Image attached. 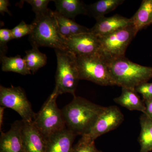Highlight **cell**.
<instances>
[{"label": "cell", "mask_w": 152, "mask_h": 152, "mask_svg": "<svg viewBox=\"0 0 152 152\" xmlns=\"http://www.w3.org/2000/svg\"><path fill=\"white\" fill-rule=\"evenodd\" d=\"M105 108L85 98L75 96L61 110L66 128L76 135L82 136L90 132Z\"/></svg>", "instance_id": "cell-1"}, {"label": "cell", "mask_w": 152, "mask_h": 152, "mask_svg": "<svg viewBox=\"0 0 152 152\" xmlns=\"http://www.w3.org/2000/svg\"><path fill=\"white\" fill-rule=\"evenodd\" d=\"M115 85L135 90L136 87L152 78V67L138 64L126 57L107 62Z\"/></svg>", "instance_id": "cell-2"}, {"label": "cell", "mask_w": 152, "mask_h": 152, "mask_svg": "<svg viewBox=\"0 0 152 152\" xmlns=\"http://www.w3.org/2000/svg\"><path fill=\"white\" fill-rule=\"evenodd\" d=\"M32 23L34 29L29 35L32 45L66 50L65 40L59 32L53 11L50 10L46 14L36 17Z\"/></svg>", "instance_id": "cell-3"}, {"label": "cell", "mask_w": 152, "mask_h": 152, "mask_svg": "<svg viewBox=\"0 0 152 152\" xmlns=\"http://www.w3.org/2000/svg\"><path fill=\"white\" fill-rule=\"evenodd\" d=\"M57 67L56 75V87L54 91L60 95L75 93L80 79L77 57L67 50H55Z\"/></svg>", "instance_id": "cell-4"}, {"label": "cell", "mask_w": 152, "mask_h": 152, "mask_svg": "<svg viewBox=\"0 0 152 152\" xmlns=\"http://www.w3.org/2000/svg\"><path fill=\"white\" fill-rule=\"evenodd\" d=\"M76 57L80 80L104 86H115L107 62L99 54Z\"/></svg>", "instance_id": "cell-5"}, {"label": "cell", "mask_w": 152, "mask_h": 152, "mask_svg": "<svg viewBox=\"0 0 152 152\" xmlns=\"http://www.w3.org/2000/svg\"><path fill=\"white\" fill-rule=\"evenodd\" d=\"M58 95L53 91L37 113L33 123L46 138L66 128L61 110L56 103Z\"/></svg>", "instance_id": "cell-6"}, {"label": "cell", "mask_w": 152, "mask_h": 152, "mask_svg": "<svg viewBox=\"0 0 152 152\" xmlns=\"http://www.w3.org/2000/svg\"><path fill=\"white\" fill-rule=\"evenodd\" d=\"M137 34L132 26H129L110 34L99 37V53L106 62L125 56L126 49Z\"/></svg>", "instance_id": "cell-7"}, {"label": "cell", "mask_w": 152, "mask_h": 152, "mask_svg": "<svg viewBox=\"0 0 152 152\" xmlns=\"http://www.w3.org/2000/svg\"><path fill=\"white\" fill-rule=\"evenodd\" d=\"M0 105L12 109L20 116L24 122L34 121L36 113L25 91L20 87L0 86Z\"/></svg>", "instance_id": "cell-8"}, {"label": "cell", "mask_w": 152, "mask_h": 152, "mask_svg": "<svg viewBox=\"0 0 152 152\" xmlns=\"http://www.w3.org/2000/svg\"><path fill=\"white\" fill-rule=\"evenodd\" d=\"M124 121V115L116 106L106 107L89 133L82 136L88 142H95L100 136L118 128Z\"/></svg>", "instance_id": "cell-9"}, {"label": "cell", "mask_w": 152, "mask_h": 152, "mask_svg": "<svg viewBox=\"0 0 152 152\" xmlns=\"http://www.w3.org/2000/svg\"><path fill=\"white\" fill-rule=\"evenodd\" d=\"M66 50L76 56H89L99 53V39L93 33H82L65 39Z\"/></svg>", "instance_id": "cell-10"}, {"label": "cell", "mask_w": 152, "mask_h": 152, "mask_svg": "<svg viewBox=\"0 0 152 152\" xmlns=\"http://www.w3.org/2000/svg\"><path fill=\"white\" fill-rule=\"evenodd\" d=\"M23 122L17 121L7 132H1L0 152H25L22 129Z\"/></svg>", "instance_id": "cell-11"}, {"label": "cell", "mask_w": 152, "mask_h": 152, "mask_svg": "<svg viewBox=\"0 0 152 152\" xmlns=\"http://www.w3.org/2000/svg\"><path fill=\"white\" fill-rule=\"evenodd\" d=\"M22 136L25 152H46L47 138L33 122H23Z\"/></svg>", "instance_id": "cell-12"}, {"label": "cell", "mask_w": 152, "mask_h": 152, "mask_svg": "<svg viewBox=\"0 0 152 152\" xmlns=\"http://www.w3.org/2000/svg\"><path fill=\"white\" fill-rule=\"evenodd\" d=\"M96 22L91 32L98 37L110 34L132 25L130 18L119 15L110 17H103L96 20Z\"/></svg>", "instance_id": "cell-13"}, {"label": "cell", "mask_w": 152, "mask_h": 152, "mask_svg": "<svg viewBox=\"0 0 152 152\" xmlns=\"http://www.w3.org/2000/svg\"><path fill=\"white\" fill-rule=\"evenodd\" d=\"M76 136L67 128L55 133L47 138L46 152H72Z\"/></svg>", "instance_id": "cell-14"}, {"label": "cell", "mask_w": 152, "mask_h": 152, "mask_svg": "<svg viewBox=\"0 0 152 152\" xmlns=\"http://www.w3.org/2000/svg\"><path fill=\"white\" fill-rule=\"evenodd\" d=\"M56 12L67 18L75 20L80 15H88L87 5L80 0H56Z\"/></svg>", "instance_id": "cell-15"}, {"label": "cell", "mask_w": 152, "mask_h": 152, "mask_svg": "<svg viewBox=\"0 0 152 152\" xmlns=\"http://www.w3.org/2000/svg\"><path fill=\"white\" fill-rule=\"evenodd\" d=\"M53 15L57 21L60 34L65 40L71 36L91 32V29L77 23L74 20L61 15L56 11H53Z\"/></svg>", "instance_id": "cell-16"}, {"label": "cell", "mask_w": 152, "mask_h": 152, "mask_svg": "<svg viewBox=\"0 0 152 152\" xmlns=\"http://www.w3.org/2000/svg\"><path fill=\"white\" fill-rule=\"evenodd\" d=\"M130 20L132 26L137 34L152 24V0H143L138 10Z\"/></svg>", "instance_id": "cell-17"}, {"label": "cell", "mask_w": 152, "mask_h": 152, "mask_svg": "<svg viewBox=\"0 0 152 152\" xmlns=\"http://www.w3.org/2000/svg\"><path fill=\"white\" fill-rule=\"evenodd\" d=\"M114 102L130 110H137L144 113L145 111V104L143 102L135 90L122 88L121 94L114 99Z\"/></svg>", "instance_id": "cell-18"}, {"label": "cell", "mask_w": 152, "mask_h": 152, "mask_svg": "<svg viewBox=\"0 0 152 152\" xmlns=\"http://www.w3.org/2000/svg\"><path fill=\"white\" fill-rule=\"evenodd\" d=\"M124 0H99L94 4L87 5L88 15L96 20L104 17L123 4Z\"/></svg>", "instance_id": "cell-19"}, {"label": "cell", "mask_w": 152, "mask_h": 152, "mask_svg": "<svg viewBox=\"0 0 152 152\" xmlns=\"http://www.w3.org/2000/svg\"><path fill=\"white\" fill-rule=\"evenodd\" d=\"M1 69L3 72H13L23 75L32 74L27 66L24 58L19 55L10 57L1 56Z\"/></svg>", "instance_id": "cell-20"}, {"label": "cell", "mask_w": 152, "mask_h": 152, "mask_svg": "<svg viewBox=\"0 0 152 152\" xmlns=\"http://www.w3.org/2000/svg\"><path fill=\"white\" fill-rule=\"evenodd\" d=\"M141 132L139 142L140 145V152L152 151V119L145 114L140 118Z\"/></svg>", "instance_id": "cell-21"}, {"label": "cell", "mask_w": 152, "mask_h": 152, "mask_svg": "<svg viewBox=\"0 0 152 152\" xmlns=\"http://www.w3.org/2000/svg\"><path fill=\"white\" fill-rule=\"evenodd\" d=\"M37 47L32 46V48L26 52L24 57L28 69L34 74L47 64L46 55L41 53Z\"/></svg>", "instance_id": "cell-22"}, {"label": "cell", "mask_w": 152, "mask_h": 152, "mask_svg": "<svg viewBox=\"0 0 152 152\" xmlns=\"http://www.w3.org/2000/svg\"><path fill=\"white\" fill-rule=\"evenodd\" d=\"M34 28L32 23L27 24L24 21H22L19 25L11 29L14 39H20L25 36H29L32 32Z\"/></svg>", "instance_id": "cell-23"}, {"label": "cell", "mask_w": 152, "mask_h": 152, "mask_svg": "<svg viewBox=\"0 0 152 152\" xmlns=\"http://www.w3.org/2000/svg\"><path fill=\"white\" fill-rule=\"evenodd\" d=\"M51 1L49 0H27L26 2L31 5L33 11L35 13L36 17L41 16L46 14L50 10L48 9L49 3Z\"/></svg>", "instance_id": "cell-24"}, {"label": "cell", "mask_w": 152, "mask_h": 152, "mask_svg": "<svg viewBox=\"0 0 152 152\" xmlns=\"http://www.w3.org/2000/svg\"><path fill=\"white\" fill-rule=\"evenodd\" d=\"M72 152H103L97 149L95 142L86 141L81 138L74 146Z\"/></svg>", "instance_id": "cell-25"}, {"label": "cell", "mask_w": 152, "mask_h": 152, "mask_svg": "<svg viewBox=\"0 0 152 152\" xmlns=\"http://www.w3.org/2000/svg\"><path fill=\"white\" fill-rule=\"evenodd\" d=\"M11 30L7 28L0 29V48L1 56H6L7 48V44L11 40L13 39Z\"/></svg>", "instance_id": "cell-26"}, {"label": "cell", "mask_w": 152, "mask_h": 152, "mask_svg": "<svg viewBox=\"0 0 152 152\" xmlns=\"http://www.w3.org/2000/svg\"><path fill=\"white\" fill-rule=\"evenodd\" d=\"M137 93H140L142 96L144 101L152 99V83H142L135 88Z\"/></svg>", "instance_id": "cell-27"}, {"label": "cell", "mask_w": 152, "mask_h": 152, "mask_svg": "<svg viewBox=\"0 0 152 152\" xmlns=\"http://www.w3.org/2000/svg\"><path fill=\"white\" fill-rule=\"evenodd\" d=\"M10 6V2L8 0H0V12L4 15V13H7L11 15L10 11L9 10L8 7Z\"/></svg>", "instance_id": "cell-28"}, {"label": "cell", "mask_w": 152, "mask_h": 152, "mask_svg": "<svg viewBox=\"0 0 152 152\" xmlns=\"http://www.w3.org/2000/svg\"><path fill=\"white\" fill-rule=\"evenodd\" d=\"M146 110L145 114L146 115L152 119V99L148 100L145 101Z\"/></svg>", "instance_id": "cell-29"}, {"label": "cell", "mask_w": 152, "mask_h": 152, "mask_svg": "<svg viewBox=\"0 0 152 152\" xmlns=\"http://www.w3.org/2000/svg\"><path fill=\"white\" fill-rule=\"evenodd\" d=\"M6 107L1 106L0 107V131L1 132V129L3 124V119H4V112Z\"/></svg>", "instance_id": "cell-30"}, {"label": "cell", "mask_w": 152, "mask_h": 152, "mask_svg": "<svg viewBox=\"0 0 152 152\" xmlns=\"http://www.w3.org/2000/svg\"></svg>", "instance_id": "cell-31"}]
</instances>
